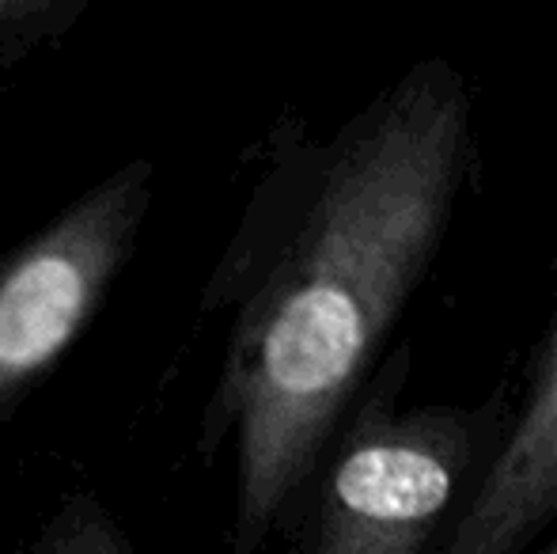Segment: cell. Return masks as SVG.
Listing matches in <instances>:
<instances>
[{"instance_id":"obj_1","label":"cell","mask_w":557,"mask_h":554,"mask_svg":"<svg viewBox=\"0 0 557 554\" xmlns=\"http://www.w3.org/2000/svg\"><path fill=\"white\" fill-rule=\"evenodd\" d=\"M478 171L474 91L413 61L334 137L281 122L206 285L232 311L198 456L232 444V554L288 532L334 429L387 357Z\"/></svg>"},{"instance_id":"obj_2","label":"cell","mask_w":557,"mask_h":554,"mask_svg":"<svg viewBox=\"0 0 557 554\" xmlns=\"http://www.w3.org/2000/svg\"><path fill=\"white\" fill-rule=\"evenodd\" d=\"M413 346L398 342L334 429L285 540L293 554H433L500 452L512 392L403 407Z\"/></svg>"},{"instance_id":"obj_3","label":"cell","mask_w":557,"mask_h":554,"mask_svg":"<svg viewBox=\"0 0 557 554\" xmlns=\"http://www.w3.org/2000/svg\"><path fill=\"white\" fill-rule=\"evenodd\" d=\"M156 163H122L0 262V426L96 323L137 251Z\"/></svg>"},{"instance_id":"obj_4","label":"cell","mask_w":557,"mask_h":554,"mask_svg":"<svg viewBox=\"0 0 557 554\" xmlns=\"http://www.w3.org/2000/svg\"><path fill=\"white\" fill-rule=\"evenodd\" d=\"M557 517V288L505 441L433 554H528Z\"/></svg>"},{"instance_id":"obj_5","label":"cell","mask_w":557,"mask_h":554,"mask_svg":"<svg viewBox=\"0 0 557 554\" xmlns=\"http://www.w3.org/2000/svg\"><path fill=\"white\" fill-rule=\"evenodd\" d=\"M15 554H137V547L103 497L91 490H73L46 517L35 540H27Z\"/></svg>"},{"instance_id":"obj_6","label":"cell","mask_w":557,"mask_h":554,"mask_svg":"<svg viewBox=\"0 0 557 554\" xmlns=\"http://www.w3.org/2000/svg\"><path fill=\"white\" fill-rule=\"evenodd\" d=\"M84 12V0H0V53L8 61L23 58L30 46L65 27Z\"/></svg>"},{"instance_id":"obj_7","label":"cell","mask_w":557,"mask_h":554,"mask_svg":"<svg viewBox=\"0 0 557 554\" xmlns=\"http://www.w3.org/2000/svg\"><path fill=\"white\" fill-rule=\"evenodd\" d=\"M528 554H557V540H550L546 547H539V551H528Z\"/></svg>"}]
</instances>
